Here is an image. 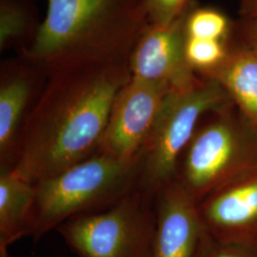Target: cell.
<instances>
[{"instance_id": "cell-1", "label": "cell", "mask_w": 257, "mask_h": 257, "mask_svg": "<svg viewBox=\"0 0 257 257\" xmlns=\"http://www.w3.org/2000/svg\"><path fill=\"white\" fill-rule=\"evenodd\" d=\"M21 134L11 172L31 183L97 153L128 64H84L47 73Z\"/></svg>"}, {"instance_id": "cell-2", "label": "cell", "mask_w": 257, "mask_h": 257, "mask_svg": "<svg viewBox=\"0 0 257 257\" xmlns=\"http://www.w3.org/2000/svg\"><path fill=\"white\" fill-rule=\"evenodd\" d=\"M25 60L45 74L84 64H128L151 24L145 0H46Z\"/></svg>"}, {"instance_id": "cell-3", "label": "cell", "mask_w": 257, "mask_h": 257, "mask_svg": "<svg viewBox=\"0 0 257 257\" xmlns=\"http://www.w3.org/2000/svg\"><path fill=\"white\" fill-rule=\"evenodd\" d=\"M140 160L96 153L35 183L30 236L38 241L73 217L109 209L138 187Z\"/></svg>"}, {"instance_id": "cell-4", "label": "cell", "mask_w": 257, "mask_h": 257, "mask_svg": "<svg viewBox=\"0 0 257 257\" xmlns=\"http://www.w3.org/2000/svg\"><path fill=\"white\" fill-rule=\"evenodd\" d=\"M256 170L257 132L230 101L200 120L179 159L175 180L198 205Z\"/></svg>"}, {"instance_id": "cell-5", "label": "cell", "mask_w": 257, "mask_h": 257, "mask_svg": "<svg viewBox=\"0 0 257 257\" xmlns=\"http://www.w3.org/2000/svg\"><path fill=\"white\" fill-rule=\"evenodd\" d=\"M230 101L219 83L198 74L172 87L141 154L138 189L155 199L161 189L175 181L179 159L200 120Z\"/></svg>"}, {"instance_id": "cell-6", "label": "cell", "mask_w": 257, "mask_h": 257, "mask_svg": "<svg viewBox=\"0 0 257 257\" xmlns=\"http://www.w3.org/2000/svg\"><path fill=\"white\" fill-rule=\"evenodd\" d=\"M155 199L138 187L109 209L73 217L57 228L77 257H150Z\"/></svg>"}, {"instance_id": "cell-7", "label": "cell", "mask_w": 257, "mask_h": 257, "mask_svg": "<svg viewBox=\"0 0 257 257\" xmlns=\"http://www.w3.org/2000/svg\"><path fill=\"white\" fill-rule=\"evenodd\" d=\"M171 88L131 77L114 99L97 153L124 162L140 160Z\"/></svg>"}, {"instance_id": "cell-8", "label": "cell", "mask_w": 257, "mask_h": 257, "mask_svg": "<svg viewBox=\"0 0 257 257\" xmlns=\"http://www.w3.org/2000/svg\"><path fill=\"white\" fill-rule=\"evenodd\" d=\"M197 206L203 227L211 237L257 248V170L211 193Z\"/></svg>"}, {"instance_id": "cell-9", "label": "cell", "mask_w": 257, "mask_h": 257, "mask_svg": "<svg viewBox=\"0 0 257 257\" xmlns=\"http://www.w3.org/2000/svg\"><path fill=\"white\" fill-rule=\"evenodd\" d=\"M188 12L170 24L149 25L130 55L131 77L174 87L189 81L196 74L185 56Z\"/></svg>"}, {"instance_id": "cell-10", "label": "cell", "mask_w": 257, "mask_h": 257, "mask_svg": "<svg viewBox=\"0 0 257 257\" xmlns=\"http://www.w3.org/2000/svg\"><path fill=\"white\" fill-rule=\"evenodd\" d=\"M43 76L42 70L28 62L1 68L0 172L12 171L16 165L22 130L44 85L40 82Z\"/></svg>"}, {"instance_id": "cell-11", "label": "cell", "mask_w": 257, "mask_h": 257, "mask_svg": "<svg viewBox=\"0 0 257 257\" xmlns=\"http://www.w3.org/2000/svg\"><path fill=\"white\" fill-rule=\"evenodd\" d=\"M156 230L150 257H193L204 227L198 206L176 181L155 197Z\"/></svg>"}, {"instance_id": "cell-12", "label": "cell", "mask_w": 257, "mask_h": 257, "mask_svg": "<svg viewBox=\"0 0 257 257\" xmlns=\"http://www.w3.org/2000/svg\"><path fill=\"white\" fill-rule=\"evenodd\" d=\"M203 76L220 84L234 106L257 132V54L245 47L229 52L215 70Z\"/></svg>"}, {"instance_id": "cell-13", "label": "cell", "mask_w": 257, "mask_h": 257, "mask_svg": "<svg viewBox=\"0 0 257 257\" xmlns=\"http://www.w3.org/2000/svg\"><path fill=\"white\" fill-rule=\"evenodd\" d=\"M34 196L35 184L11 171L0 172V257H11L10 246L30 236Z\"/></svg>"}, {"instance_id": "cell-14", "label": "cell", "mask_w": 257, "mask_h": 257, "mask_svg": "<svg viewBox=\"0 0 257 257\" xmlns=\"http://www.w3.org/2000/svg\"><path fill=\"white\" fill-rule=\"evenodd\" d=\"M229 52L225 41L187 37L185 56L188 65L196 74L207 75L225 60Z\"/></svg>"}, {"instance_id": "cell-15", "label": "cell", "mask_w": 257, "mask_h": 257, "mask_svg": "<svg viewBox=\"0 0 257 257\" xmlns=\"http://www.w3.org/2000/svg\"><path fill=\"white\" fill-rule=\"evenodd\" d=\"M185 30L187 37L225 41L229 33V21L217 10L198 8L188 12Z\"/></svg>"}, {"instance_id": "cell-16", "label": "cell", "mask_w": 257, "mask_h": 257, "mask_svg": "<svg viewBox=\"0 0 257 257\" xmlns=\"http://www.w3.org/2000/svg\"><path fill=\"white\" fill-rule=\"evenodd\" d=\"M27 10L14 0H1L0 48L7 49L27 36L30 29Z\"/></svg>"}, {"instance_id": "cell-17", "label": "cell", "mask_w": 257, "mask_h": 257, "mask_svg": "<svg viewBox=\"0 0 257 257\" xmlns=\"http://www.w3.org/2000/svg\"><path fill=\"white\" fill-rule=\"evenodd\" d=\"M193 257H257V248L222 243L205 230Z\"/></svg>"}, {"instance_id": "cell-18", "label": "cell", "mask_w": 257, "mask_h": 257, "mask_svg": "<svg viewBox=\"0 0 257 257\" xmlns=\"http://www.w3.org/2000/svg\"><path fill=\"white\" fill-rule=\"evenodd\" d=\"M151 24L167 25L188 11L189 0H145Z\"/></svg>"}, {"instance_id": "cell-19", "label": "cell", "mask_w": 257, "mask_h": 257, "mask_svg": "<svg viewBox=\"0 0 257 257\" xmlns=\"http://www.w3.org/2000/svg\"><path fill=\"white\" fill-rule=\"evenodd\" d=\"M242 37L244 47L257 54V19H243Z\"/></svg>"}, {"instance_id": "cell-20", "label": "cell", "mask_w": 257, "mask_h": 257, "mask_svg": "<svg viewBox=\"0 0 257 257\" xmlns=\"http://www.w3.org/2000/svg\"><path fill=\"white\" fill-rule=\"evenodd\" d=\"M240 14L243 19H257V0H240Z\"/></svg>"}]
</instances>
